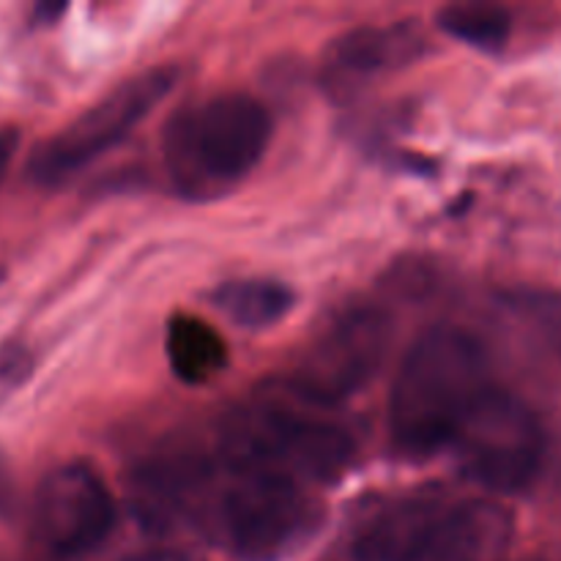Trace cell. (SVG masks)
<instances>
[{
    "instance_id": "2e32d148",
    "label": "cell",
    "mask_w": 561,
    "mask_h": 561,
    "mask_svg": "<svg viewBox=\"0 0 561 561\" xmlns=\"http://www.w3.org/2000/svg\"><path fill=\"white\" fill-rule=\"evenodd\" d=\"M9 502V474H5V466L0 463V507H5Z\"/></svg>"
},
{
    "instance_id": "ba28073f",
    "label": "cell",
    "mask_w": 561,
    "mask_h": 561,
    "mask_svg": "<svg viewBox=\"0 0 561 561\" xmlns=\"http://www.w3.org/2000/svg\"><path fill=\"white\" fill-rule=\"evenodd\" d=\"M118 507L91 463L71 460L42 480L33 504L38 537L55 557L75 559L96 551L115 529Z\"/></svg>"
},
{
    "instance_id": "52a82bcc",
    "label": "cell",
    "mask_w": 561,
    "mask_h": 561,
    "mask_svg": "<svg viewBox=\"0 0 561 561\" xmlns=\"http://www.w3.org/2000/svg\"><path fill=\"white\" fill-rule=\"evenodd\" d=\"M173 82L175 69H151L126 80L33 151L27 162L31 179L47 186L60 184L96 162L146 121V115L173 91Z\"/></svg>"
},
{
    "instance_id": "9c48e42d",
    "label": "cell",
    "mask_w": 561,
    "mask_h": 561,
    "mask_svg": "<svg viewBox=\"0 0 561 561\" xmlns=\"http://www.w3.org/2000/svg\"><path fill=\"white\" fill-rule=\"evenodd\" d=\"M387 345L389 323L381 312H348L307 351L294 389L312 403H340L370 381L383 362Z\"/></svg>"
},
{
    "instance_id": "8fae6325",
    "label": "cell",
    "mask_w": 561,
    "mask_h": 561,
    "mask_svg": "<svg viewBox=\"0 0 561 561\" xmlns=\"http://www.w3.org/2000/svg\"><path fill=\"white\" fill-rule=\"evenodd\" d=\"M168 362L184 383H208L228 365V345L222 334L197 316L179 312L170 318L164 340Z\"/></svg>"
},
{
    "instance_id": "5bb4252c",
    "label": "cell",
    "mask_w": 561,
    "mask_h": 561,
    "mask_svg": "<svg viewBox=\"0 0 561 561\" xmlns=\"http://www.w3.org/2000/svg\"><path fill=\"white\" fill-rule=\"evenodd\" d=\"M33 370L31 351L22 343H3L0 345V398L14 392L16 387L27 381Z\"/></svg>"
},
{
    "instance_id": "7a4b0ae2",
    "label": "cell",
    "mask_w": 561,
    "mask_h": 561,
    "mask_svg": "<svg viewBox=\"0 0 561 561\" xmlns=\"http://www.w3.org/2000/svg\"><path fill=\"white\" fill-rule=\"evenodd\" d=\"M272 140V115L250 93L192 102L168 121L162 153L179 192L214 197L255 170Z\"/></svg>"
},
{
    "instance_id": "6da1fadb",
    "label": "cell",
    "mask_w": 561,
    "mask_h": 561,
    "mask_svg": "<svg viewBox=\"0 0 561 561\" xmlns=\"http://www.w3.org/2000/svg\"><path fill=\"white\" fill-rule=\"evenodd\" d=\"M493 387L485 348L455 327L427 329L405 351L389 394V433L409 458L453 447L482 394Z\"/></svg>"
},
{
    "instance_id": "5b68a950",
    "label": "cell",
    "mask_w": 561,
    "mask_h": 561,
    "mask_svg": "<svg viewBox=\"0 0 561 561\" xmlns=\"http://www.w3.org/2000/svg\"><path fill=\"white\" fill-rule=\"evenodd\" d=\"M354 460V442L340 425L294 414L279 405H252L230 416L222 463L268 471L294 482H334Z\"/></svg>"
},
{
    "instance_id": "3957f363",
    "label": "cell",
    "mask_w": 561,
    "mask_h": 561,
    "mask_svg": "<svg viewBox=\"0 0 561 561\" xmlns=\"http://www.w3.org/2000/svg\"><path fill=\"white\" fill-rule=\"evenodd\" d=\"M513 515L491 502H420L381 515L356 542L359 561H504Z\"/></svg>"
},
{
    "instance_id": "30bf717a",
    "label": "cell",
    "mask_w": 561,
    "mask_h": 561,
    "mask_svg": "<svg viewBox=\"0 0 561 561\" xmlns=\"http://www.w3.org/2000/svg\"><path fill=\"white\" fill-rule=\"evenodd\" d=\"M422 38L411 27H356L334 38L327 53V69L334 80H367L392 66L416 58Z\"/></svg>"
},
{
    "instance_id": "7c38bea8",
    "label": "cell",
    "mask_w": 561,
    "mask_h": 561,
    "mask_svg": "<svg viewBox=\"0 0 561 561\" xmlns=\"http://www.w3.org/2000/svg\"><path fill=\"white\" fill-rule=\"evenodd\" d=\"M214 305L239 327L266 329L288 316L294 290L277 279H233L214 294Z\"/></svg>"
},
{
    "instance_id": "8992f818",
    "label": "cell",
    "mask_w": 561,
    "mask_h": 561,
    "mask_svg": "<svg viewBox=\"0 0 561 561\" xmlns=\"http://www.w3.org/2000/svg\"><path fill=\"white\" fill-rule=\"evenodd\" d=\"M466 477L493 493H520L540 474L546 433L535 411L493 383L453 442Z\"/></svg>"
},
{
    "instance_id": "277c9868",
    "label": "cell",
    "mask_w": 561,
    "mask_h": 561,
    "mask_svg": "<svg viewBox=\"0 0 561 561\" xmlns=\"http://www.w3.org/2000/svg\"><path fill=\"white\" fill-rule=\"evenodd\" d=\"M195 510L206 515L214 537L241 561H279L318 524L299 482L230 466H225V482L214 496L203 488Z\"/></svg>"
},
{
    "instance_id": "4fadbf2b",
    "label": "cell",
    "mask_w": 561,
    "mask_h": 561,
    "mask_svg": "<svg viewBox=\"0 0 561 561\" xmlns=\"http://www.w3.org/2000/svg\"><path fill=\"white\" fill-rule=\"evenodd\" d=\"M436 25L447 36L466 42L469 47L496 53L507 44L513 20L504 9L488 3H453L436 14Z\"/></svg>"
},
{
    "instance_id": "9a60e30c",
    "label": "cell",
    "mask_w": 561,
    "mask_h": 561,
    "mask_svg": "<svg viewBox=\"0 0 561 561\" xmlns=\"http://www.w3.org/2000/svg\"><path fill=\"white\" fill-rule=\"evenodd\" d=\"M16 148H20V131L9 129V126H5V129H0V184H3L11 162H14Z\"/></svg>"
}]
</instances>
